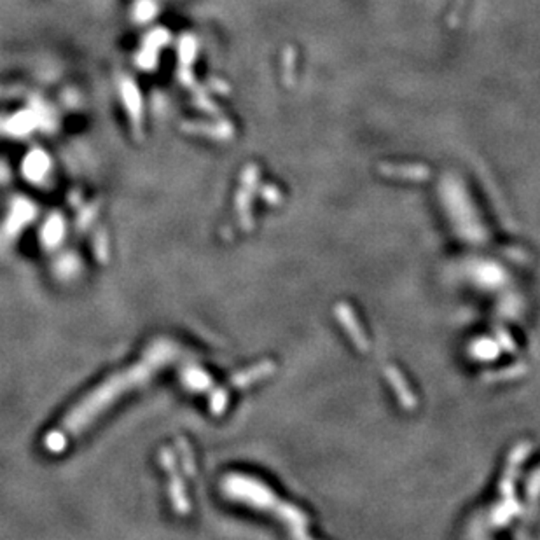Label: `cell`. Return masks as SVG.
I'll return each mask as SVG.
<instances>
[{
    "label": "cell",
    "instance_id": "6da1fadb",
    "mask_svg": "<svg viewBox=\"0 0 540 540\" xmlns=\"http://www.w3.org/2000/svg\"><path fill=\"white\" fill-rule=\"evenodd\" d=\"M179 343L170 338H158L149 343L138 360L112 373L77 404H74L65 417L56 423L55 429L46 434L44 448L55 455L65 451L72 441L84 434L93 421H97L105 411L118 402V399L142 388L143 385L153 381L161 369L172 364L173 358L179 355Z\"/></svg>",
    "mask_w": 540,
    "mask_h": 540
},
{
    "label": "cell",
    "instance_id": "7a4b0ae2",
    "mask_svg": "<svg viewBox=\"0 0 540 540\" xmlns=\"http://www.w3.org/2000/svg\"><path fill=\"white\" fill-rule=\"evenodd\" d=\"M338 315H339V320L343 322V326H345L346 329H350V336H352V339H353L355 345H357V348H360L362 352H365V350H368V341H365L364 334H362L360 331H357L353 313L350 312L348 306H339Z\"/></svg>",
    "mask_w": 540,
    "mask_h": 540
},
{
    "label": "cell",
    "instance_id": "3957f363",
    "mask_svg": "<svg viewBox=\"0 0 540 540\" xmlns=\"http://www.w3.org/2000/svg\"><path fill=\"white\" fill-rule=\"evenodd\" d=\"M387 375L390 376L392 380H394V383H395V385H397V387H395V390L399 392V397L402 399V400H407V407H413V406H414V402H413V397H411V392L407 390V388H406L407 385L404 383V381H402V387H400V381H399L397 371H395V369H387ZM402 400H400V402H402Z\"/></svg>",
    "mask_w": 540,
    "mask_h": 540
}]
</instances>
